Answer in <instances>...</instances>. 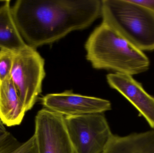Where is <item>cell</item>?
I'll return each instance as SVG.
<instances>
[{"mask_svg": "<svg viewBox=\"0 0 154 153\" xmlns=\"http://www.w3.org/2000/svg\"><path fill=\"white\" fill-rule=\"evenodd\" d=\"M0 153H38L35 137L20 142L8 131L1 133Z\"/></svg>", "mask_w": 154, "mask_h": 153, "instance_id": "cell-12", "label": "cell"}, {"mask_svg": "<svg viewBox=\"0 0 154 153\" xmlns=\"http://www.w3.org/2000/svg\"><path fill=\"white\" fill-rule=\"evenodd\" d=\"M38 153H75L63 116L43 108L35 116Z\"/></svg>", "mask_w": 154, "mask_h": 153, "instance_id": "cell-6", "label": "cell"}, {"mask_svg": "<svg viewBox=\"0 0 154 153\" xmlns=\"http://www.w3.org/2000/svg\"><path fill=\"white\" fill-rule=\"evenodd\" d=\"M102 153H154V130L123 136L113 134Z\"/></svg>", "mask_w": 154, "mask_h": 153, "instance_id": "cell-10", "label": "cell"}, {"mask_svg": "<svg viewBox=\"0 0 154 153\" xmlns=\"http://www.w3.org/2000/svg\"><path fill=\"white\" fill-rule=\"evenodd\" d=\"M102 22L142 51L154 50V14L131 0L101 1Z\"/></svg>", "mask_w": 154, "mask_h": 153, "instance_id": "cell-3", "label": "cell"}, {"mask_svg": "<svg viewBox=\"0 0 154 153\" xmlns=\"http://www.w3.org/2000/svg\"><path fill=\"white\" fill-rule=\"evenodd\" d=\"M101 9L100 0H18L11 7L21 36L34 49L89 27Z\"/></svg>", "mask_w": 154, "mask_h": 153, "instance_id": "cell-1", "label": "cell"}, {"mask_svg": "<svg viewBox=\"0 0 154 153\" xmlns=\"http://www.w3.org/2000/svg\"><path fill=\"white\" fill-rule=\"evenodd\" d=\"M45 75V61L36 49L28 46L15 54L11 79L26 111L33 107L41 93Z\"/></svg>", "mask_w": 154, "mask_h": 153, "instance_id": "cell-4", "label": "cell"}, {"mask_svg": "<svg viewBox=\"0 0 154 153\" xmlns=\"http://www.w3.org/2000/svg\"><path fill=\"white\" fill-rule=\"evenodd\" d=\"M4 1H0V2H3Z\"/></svg>", "mask_w": 154, "mask_h": 153, "instance_id": "cell-16", "label": "cell"}, {"mask_svg": "<svg viewBox=\"0 0 154 153\" xmlns=\"http://www.w3.org/2000/svg\"><path fill=\"white\" fill-rule=\"evenodd\" d=\"M27 46L14 19L11 1H5L0 6V49L16 54Z\"/></svg>", "mask_w": 154, "mask_h": 153, "instance_id": "cell-11", "label": "cell"}, {"mask_svg": "<svg viewBox=\"0 0 154 153\" xmlns=\"http://www.w3.org/2000/svg\"><path fill=\"white\" fill-rule=\"evenodd\" d=\"M41 102L45 108L64 117L104 113L111 110V103L107 100L71 91L47 94L42 97Z\"/></svg>", "mask_w": 154, "mask_h": 153, "instance_id": "cell-7", "label": "cell"}, {"mask_svg": "<svg viewBox=\"0 0 154 153\" xmlns=\"http://www.w3.org/2000/svg\"><path fill=\"white\" fill-rule=\"evenodd\" d=\"M86 58L96 69L132 75L148 70L150 60L105 22L94 30L85 45Z\"/></svg>", "mask_w": 154, "mask_h": 153, "instance_id": "cell-2", "label": "cell"}, {"mask_svg": "<svg viewBox=\"0 0 154 153\" xmlns=\"http://www.w3.org/2000/svg\"><path fill=\"white\" fill-rule=\"evenodd\" d=\"M14 55L10 51L0 49V81L11 77Z\"/></svg>", "mask_w": 154, "mask_h": 153, "instance_id": "cell-13", "label": "cell"}, {"mask_svg": "<svg viewBox=\"0 0 154 153\" xmlns=\"http://www.w3.org/2000/svg\"><path fill=\"white\" fill-rule=\"evenodd\" d=\"M108 83L123 95L154 130V97L132 75L119 73L107 75Z\"/></svg>", "mask_w": 154, "mask_h": 153, "instance_id": "cell-8", "label": "cell"}, {"mask_svg": "<svg viewBox=\"0 0 154 153\" xmlns=\"http://www.w3.org/2000/svg\"><path fill=\"white\" fill-rule=\"evenodd\" d=\"M131 1L146 8L154 14V0H131Z\"/></svg>", "mask_w": 154, "mask_h": 153, "instance_id": "cell-14", "label": "cell"}, {"mask_svg": "<svg viewBox=\"0 0 154 153\" xmlns=\"http://www.w3.org/2000/svg\"><path fill=\"white\" fill-rule=\"evenodd\" d=\"M75 153H102L113 134L103 113L64 117Z\"/></svg>", "mask_w": 154, "mask_h": 153, "instance_id": "cell-5", "label": "cell"}, {"mask_svg": "<svg viewBox=\"0 0 154 153\" xmlns=\"http://www.w3.org/2000/svg\"><path fill=\"white\" fill-rule=\"evenodd\" d=\"M6 131V129L5 128V126L3 124H2L0 120V132L1 133H4Z\"/></svg>", "mask_w": 154, "mask_h": 153, "instance_id": "cell-15", "label": "cell"}, {"mask_svg": "<svg viewBox=\"0 0 154 153\" xmlns=\"http://www.w3.org/2000/svg\"><path fill=\"white\" fill-rule=\"evenodd\" d=\"M1 133H1V132H0V134H1Z\"/></svg>", "mask_w": 154, "mask_h": 153, "instance_id": "cell-17", "label": "cell"}, {"mask_svg": "<svg viewBox=\"0 0 154 153\" xmlns=\"http://www.w3.org/2000/svg\"><path fill=\"white\" fill-rule=\"evenodd\" d=\"M26 112L11 77L0 81V120L4 125H19Z\"/></svg>", "mask_w": 154, "mask_h": 153, "instance_id": "cell-9", "label": "cell"}]
</instances>
